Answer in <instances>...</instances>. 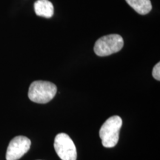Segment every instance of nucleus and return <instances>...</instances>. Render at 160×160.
Masks as SVG:
<instances>
[{"mask_svg":"<svg viewBox=\"0 0 160 160\" xmlns=\"http://www.w3.org/2000/svg\"><path fill=\"white\" fill-rule=\"evenodd\" d=\"M122 125V120L119 116H113L104 122L99 131V137L104 147H115L119 139V132Z\"/></svg>","mask_w":160,"mask_h":160,"instance_id":"1","label":"nucleus"},{"mask_svg":"<svg viewBox=\"0 0 160 160\" xmlns=\"http://www.w3.org/2000/svg\"><path fill=\"white\" fill-rule=\"evenodd\" d=\"M57 88L54 84L47 81H35L31 83L28 97L32 102L39 104L49 102L57 94Z\"/></svg>","mask_w":160,"mask_h":160,"instance_id":"2","label":"nucleus"},{"mask_svg":"<svg viewBox=\"0 0 160 160\" xmlns=\"http://www.w3.org/2000/svg\"><path fill=\"white\" fill-rule=\"evenodd\" d=\"M123 38L119 34L106 35L96 42L94 52L99 57H107L117 53L123 48Z\"/></svg>","mask_w":160,"mask_h":160,"instance_id":"3","label":"nucleus"},{"mask_svg":"<svg viewBox=\"0 0 160 160\" xmlns=\"http://www.w3.org/2000/svg\"><path fill=\"white\" fill-rule=\"evenodd\" d=\"M54 148L62 160H77V153L74 142L66 133H59L55 137Z\"/></svg>","mask_w":160,"mask_h":160,"instance_id":"4","label":"nucleus"},{"mask_svg":"<svg viewBox=\"0 0 160 160\" xmlns=\"http://www.w3.org/2000/svg\"><path fill=\"white\" fill-rule=\"evenodd\" d=\"M31 142L28 138L18 136L10 142L7 152L6 160H18L22 157L31 148Z\"/></svg>","mask_w":160,"mask_h":160,"instance_id":"5","label":"nucleus"},{"mask_svg":"<svg viewBox=\"0 0 160 160\" xmlns=\"http://www.w3.org/2000/svg\"><path fill=\"white\" fill-rule=\"evenodd\" d=\"M34 11L39 17L51 18L54 13V8L48 0H37L34 3Z\"/></svg>","mask_w":160,"mask_h":160,"instance_id":"6","label":"nucleus"},{"mask_svg":"<svg viewBox=\"0 0 160 160\" xmlns=\"http://www.w3.org/2000/svg\"><path fill=\"white\" fill-rule=\"evenodd\" d=\"M126 2L141 15H145L152 10L151 0H125Z\"/></svg>","mask_w":160,"mask_h":160,"instance_id":"7","label":"nucleus"},{"mask_svg":"<svg viewBox=\"0 0 160 160\" xmlns=\"http://www.w3.org/2000/svg\"><path fill=\"white\" fill-rule=\"evenodd\" d=\"M152 75L155 79L159 81L160 80V63L158 62L153 68L152 71Z\"/></svg>","mask_w":160,"mask_h":160,"instance_id":"8","label":"nucleus"}]
</instances>
